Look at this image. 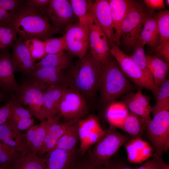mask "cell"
<instances>
[{
	"instance_id": "f6af8a7d",
	"label": "cell",
	"mask_w": 169,
	"mask_h": 169,
	"mask_svg": "<svg viewBox=\"0 0 169 169\" xmlns=\"http://www.w3.org/2000/svg\"><path fill=\"white\" fill-rule=\"evenodd\" d=\"M13 13L0 8V26H10Z\"/></svg>"
},
{
	"instance_id": "7a4b0ae2",
	"label": "cell",
	"mask_w": 169,
	"mask_h": 169,
	"mask_svg": "<svg viewBox=\"0 0 169 169\" xmlns=\"http://www.w3.org/2000/svg\"><path fill=\"white\" fill-rule=\"evenodd\" d=\"M103 66L90 52L81 59H79L74 66L69 68L65 74L68 87L83 95L91 97L100 90Z\"/></svg>"
},
{
	"instance_id": "b9f144b4",
	"label": "cell",
	"mask_w": 169,
	"mask_h": 169,
	"mask_svg": "<svg viewBox=\"0 0 169 169\" xmlns=\"http://www.w3.org/2000/svg\"><path fill=\"white\" fill-rule=\"evenodd\" d=\"M19 102L16 95L12 98L3 106L0 108V125L9 118L13 106Z\"/></svg>"
},
{
	"instance_id": "d4e9b609",
	"label": "cell",
	"mask_w": 169,
	"mask_h": 169,
	"mask_svg": "<svg viewBox=\"0 0 169 169\" xmlns=\"http://www.w3.org/2000/svg\"><path fill=\"white\" fill-rule=\"evenodd\" d=\"M20 154L7 169H46L44 157H38L29 151Z\"/></svg>"
},
{
	"instance_id": "7c38bea8",
	"label": "cell",
	"mask_w": 169,
	"mask_h": 169,
	"mask_svg": "<svg viewBox=\"0 0 169 169\" xmlns=\"http://www.w3.org/2000/svg\"><path fill=\"white\" fill-rule=\"evenodd\" d=\"M16 95L21 104L28 106L33 115L41 122L45 120L43 114L42 90L28 80L19 86Z\"/></svg>"
},
{
	"instance_id": "2e32d148",
	"label": "cell",
	"mask_w": 169,
	"mask_h": 169,
	"mask_svg": "<svg viewBox=\"0 0 169 169\" xmlns=\"http://www.w3.org/2000/svg\"><path fill=\"white\" fill-rule=\"evenodd\" d=\"M20 37L17 38L12 46V54L15 71L23 75L31 76L35 70L36 63L32 58L28 49Z\"/></svg>"
},
{
	"instance_id": "8d00e7d4",
	"label": "cell",
	"mask_w": 169,
	"mask_h": 169,
	"mask_svg": "<svg viewBox=\"0 0 169 169\" xmlns=\"http://www.w3.org/2000/svg\"><path fill=\"white\" fill-rule=\"evenodd\" d=\"M23 43L35 61L42 59L46 55L44 42L41 40L33 39L26 40Z\"/></svg>"
},
{
	"instance_id": "484cf974",
	"label": "cell",
	"mask_w": 169,
	"mask_h": 169,
	"mask_svg": "<svg viewBox=\"0 0 169 169\" xmlns=\"http://www.w3.org/2000/svg\"><path fill=\"white\" fill-rule=\"evenodd\" d=\"M146 58L154 84L158 88L167 80L169 64L155 56L146 55Z\"/></svg>"
},
{
	"instance_id": "4316f807",
	"label": "cell",
	"mask_w": 169,
	"mask_h": 169,
	"mask_svg": "<svg viewBox=\"0 0 169 169\" xmlns=\"http://www.w3.org/2000/svg\"><path fill=\"white\" fill-rule=\"evenodd\" d=\"M69 54L62 51L55 54H47L36 63L35 69L45 67H54L62 70L69 69L72 66Z\"/></svg>"
},
{
	"instance_id": "11a10c76",
	"label": "cell",
	"mask_w": 169,
	"mask_h": 169,
	"mask_svg": "<svg viewBox=\"0 0 169 169\" xmlns=\"http://www.w3.org/2000/svg\"><path fill=\"white\" fill-rule=\"evenodd\" d=\"M166 4L168 6H169V0H166Z\"/></svg>"
},
{
	"instance_id": "ffe728a7",
	"label": "cell",
	"mask_w": 169,
	"mask_h": 169,
	"mask_svg": "<svg viewBox=\"0 0 169 169\" xmlns=\"http://www.w3.org/2000/svg\"><path fill=\"white\" fill-rule=\"evenodd\" d=\"M0 141L15 148L21 153L29 151L25 134L22 133L10 119L0 125Z\"/></svg>"
},
{
	"instance_id": "9a60e30c",
	"label": "cell",
	"mask_w": 169,
	"mask_h": 169,
	"mask_svg": "<svg viewBox=\"0 0 169 169\" xmlns=\"http://www.w3.org/2000/svg\"><path fill=\"white\" fill-rule=\"evenodd\" d=\"M9 47L0 49V88L5 93L17 92L19 87L14 77L15 66Z\"/></svg>"
},
{
	"instance_id": "f1b7e54d",
	"label": "cell",
	"mask_w": 169,
	"mask_h": 169,
	"mask_svg": "<svg viewBox=\"0 0 169 169\" xmlns=\"http://www.w3.org/2000/svg\"><path fill=\"white\" fill-rule=\"evenodd\" d=\"M129 111L123 102H114L107 107L105 117L110 126L121 129Z\"/></svg>"
},
{
	"instance_id": "5b68a950",
	"label": "cell",
	"mask_w": 169,
	"mask_h": 169,
	"mask_svg": "<svg viewBox=\"0 0 169 169\" xmlns=\"http://www.w3.org/2000/svg\"><path fill=\"white\" fill-rule=\"evenodd\" d=\"M169 109L155 115L146 126L145 131L153 149V154L161 156L169 148Z\"/></svg>"
},
{
	"instance_id": "7bdbcfd3",
	"label": "cell",
	"mask_w": 169,
	"mask_h": 169,
	"mask_svg": "<svg viewBox=\"0 0 169 169\" xmlns=\"http://www.w3.org/2000/svg\"><path fill=\"white\" fill-rule=\"evenodd\" d=\"M25 0H0V8L14 13L22 6Z\"/></svg>"
},
{
	"instance_id": "603a6c76",
	"label": "cell",
	"mask_w": 169,
	"mask_h": 169,
	"mask_svg": "<svg viewBox=\"0 0 169 169\" xmlns=\"http://www.w3.org/2000/svg\"><path fill=\"white\" fill-rule=\"evenodd\" d=\"M75 149L66 151L54 149L47 153L45 157L46 169H69L72 164Z\"/></svg>"
},
{
	"instance_id": "8fae6325",
	"label": "cell",
	"mask_w": 169,
	"mask_h": 169,
	"mask_svg": "<svg viewBox=\"0 0 169 169\" xmlns=\"http://www.w3.org/2000/svg\"><path fill=\"white\" fill-rule=\"evenodd\" d=\"M87 22L90 52L104 66L110 54L108 40L105 33L90 15Z\"/></svg>"
},
{
	"instance_id": "ac0fdd59",
	"label": "cell",
	"mask_w": 169,
	"mask_h": 169,
	"mask_svg": "<svg viewBox=\"0 0 169 169\" xmlns=\"http://www.w3.org/2000/svg\"><path fill=\"white\" fill-rule=\"evenodd\" d=\"M68 86L67 83L49 86L43 91V100L44 118H54L59 112V104L63 90Z\"/></svg>"
},
{
	"instance_id": "f35d334b",
	"label": "cell",
	"mask_w": 169,
	"mask_h": 169,
	"mask_svg": "<svg viewBox=\"0 0 169 169\" xmlns=\"http://www.w3.org/2000/svg\"><path fill=\"white\" fill-rule=\"evenodd\" d=\"M43 42L46 54H57L66 50L64 35L59 38H48Z\"/></svg>"
},
{
	"instance_id": "4dcf8cb0",
	"label": "cell",
	"mask_w": 169,
	"mask_h": 169,
	"mask_svg": "<svg viewBox=\"0 0 169 169\" xmlns=\"http://www.w3.org/2000/svg\"><path fill=\"white\" fill-rule=\"evenodd\" d=\"M78 121L68 127L53 149H59L66 151H71L75 149L79 139Z\"/></svg>"
},
{
	"instance_id": "44dd1931",
	"label": "cell",
	"mask_w": 169,
	"mask_h": 169,
	"mask_svg": "<svg viewBox=\"0 0 169 169\" xmlns=\"http://www.w3.org/2000/svg\"><path fill=\"white\" fill-rule=\"evenodd\" d=\"M108 1L115 31V45L118 46L121 37L122 22L135 1L129 0H109Z\"/></svg>"
},
{
	"instance_id": "681fc988",
	"label": "cell",
	"mask_w": 169,
	"mask_h": 169,
	"mask_svg": "<svg viewBox=\"0 0 169 169\" xmlns=\"http://www.w3.org/2000/svg\"><path fill=\"white\" fill-rule=\"evenodd\" d=\"M147 7L152 10L164 9L165 6L163 0H145Z\"/></svg>"
},
{
	"instance_id": "f907efd6",
	"label": "cell",
	"mask_w": 169,
	"mask_h": 169,
	"mask_svg": "<svg viewBox=\"0 0 169 169\" xmlns=\"http://www.w3.org/2000/svg\"><path fill=\"white\" fill-rule=\"evenodd\" d=\"M107 169H135L128 166L125 163L120 161L111 162L107 163Z\"/></svg>"
},
{
	"instance_id": "7dc6e473",
	"label": "cell",
	"mask_w": 169,
	"mask_h": 169,
	"mask_svg": "<svg viewBox=\"0 0 169 169\" xmlns=\"http://www.w3.org/2000/svg\"><path fill=\"white\" fill-rule=\"evenodd\" d=\"M34 123L33 118H24L21 120L15 126L19 131H24L30 128Z\"/></svg>"
},
{
	"instance_id": "6da1fadb",
	"label": "cell",
	"mask_w": 169,
	"mask_h": 169,
	"mask_svg": "<svg viewBox=\"0 0 169 169\" xmlns=\"http://www.w3.org/2000/svg\"><path fill=\"white\" fill-rule=\"evenodd\" d=\"M10 26L24 41L33 39L44 41L60 31L50 23L44 11L35 8L26 0L13 13Z\"/></svg>"
},
{
	"instance_id": "9c48e42d",
	"label": "cell",
	"mask_w": 169,
	"mask_h": 169,
	"mask_svg": "<svg viewBox=\"0 0 169 169\" xmlns=\"http://www.w3.org/2000/svg\"><path fill=\"white\" fill-rule=\"evenodd\" d=\"M60 114L72 120H80L88 113V107L84 96L68 86L63 90L59 106Z\"/></svg>"
},
{
	"instance_id": "30bf717a",
	"label": "cell",
	"mask_w": 169,
	"mask_h": 169,
	"mask_svg": "<svg viewBox=\"0 0 169 169\" xmlns=\"http://www.w3.org/2000/svg\"><path fill=\"white\" fill-rule=\"evenodd\" d=\"M78 124L80 140L79 152L84 154L100 140L105 130L101 127L98 117L93 114L84 119L78 120Z\"/></svg>"
},
{
	"instance_id": "d6a6232c",
	"label": "cell",
	"mask_w": 169,
	"mask_h": 169,
	"mask_svg": "<svg viewBox=\"0 0 169 169\" xmlns=\"http://www.w3.org/2000/svg\"><path fill=\"white\" fill-rule=\"evenodd\" d=\"M144 45V43L140 40L134 46V52L130 56L146 76L154 84L153 77L146 63Z\"/></svg>"
},
{
	"instance_id": "60d3db41",
	"label": "cell",
	"mask_w": 169,
	"mask_h": 169,
	"mask_svg": "<svg viewBox=\"0 0 169 169\" xmlns=\"http://www.w3.org/2000/svg\"><path fill=\"white\" fill-rule=\"evenodd\" d=\"M33 114L29 110L26 109L21 106L19 102L13 107L9 119L16 125L21 119L33 118Z\"/></svg>"
},
{
	"instance_id": "f546056e",
	"label": "cell",
	"mask_w": 169,
	"mask_h": 169,
	"mask_svg": "<svg viewBox=\"0 0 169 169\" xmlns=\"http://www.w3.org/2000/svg\"><path fill=\"white\" fill-rule=\"evenodd\" d=\"M146 128V125L142 119L130 111L120 129L133 138H140L145 132Z\"/></svg>"
},
{
	"instance_id": "9f6ffc18",
	"label": "cell",
	"mask_w": 169,
	"mask_h": 169,
	"mask_svg": "<svg viewBox=\"0 0 169 169\" xmlns=\"http://www.w3.org/2000/svg\"><path fill=\"white\" fill-rule=\"evenodd\" d=\"M0 169H7L4 167L0 166Z\"/></svg>"
},
{
	"instance_id": "5bb4252c",
	"label": "cell",
	"mask_w": 169,
	"mask_h": 169,
	"mask_svg": "<svg viewBox=\"0 0 169 169\" xmlns=\"http://www.w3.org/2000/svg\"><path fill=\"white\" fill-rule=\"evenodd\" d=\"M44 12L57 29H65L72 24L74 14L69 1L50 0Z\"/></svg>"
},
{
	"instance_id": "cb8c5ba5",
	"label": "cell",
	"mask_w": 169,
	"mask_h": 169,
	"mask_svg": "<svg viewBox=\"0 0 169 169\" xmlns=\"http://www.w3.org/2000/svg\"><path fill=\"white\" fill-rule=\"evenodd\" d=\"M78 120H72L69 122L60 124L57 123L52 124L45 138L43 146L38 154V156L42 157L44 154L53 149L68 127Z\"/></svg>"
},
{
	"instance_id": "f5cc1de1",
	"label": "cell",
	"mask_w": 169,
	"mask_h": 169,
	"mask_svg": "<svg viewBox=\"0 0 169 169\" xmlns=\"http://www.w3.org/2000/svg\"><path fill=\"white\" fill-rule=\"evenodd\" d=\"M135 169H158L157 165L152 159H147L144 164Z\"/></svg>"
},
{
	"instance_id": "ee69618b",
	"label": "cell",
	"mask_w": 169,
	"mask_h": 169,
	"mask_svg": "<svg viewBox=\"0 0 169 169\" xmlns=\"http://www.w3.org/2000/svg\"><path fill=\"white\" fill-rule=\"evenodd\" d=\"M157 57L169 64V40L158 44L155 48Z\"/></svg>"
},
{
	"instance_id": "6f0895ef",
	"label": "cell",
	"mask_w": 169,
	"mask_h": 169,
	"mask_svg": "<svg viewBox=\"0 0 169 169\" xmlns=\"http://www.w3.org/2000/svg\"></svg>"
},
{
	"instance_id": "836d02e7",
	"label": "cell",
	"mask_w": 169,
	"mask_h": 169,
	"mask_svg": "<svg viewBox=\"0 0 169 169\" xmlns=\"http://www.w3.org/2000/svg\"><path fill=\"white\" fill-rule=\"evenodd\" d=\"M156 103L152 107L151 113L154 115L160 110L169 109V80H167L159 87L156 97Z\"/></svg>"
},
{
	"instance_id": "74e56055",
	"label": "cell",
	"mask_w": 169,
	"mask_h": 169,
	"mask_svg": "<svg viewBox=\"0 0 169 169\" xmlns=\"http://www.w3.org/2000/svg\"><path fill=\"white\" fill-rule=\"evenodd\" d=\"M18 151L0 141V166L7 168L18 157Z\"/></svg>"
},
{
	"instance_id": "ab89813d",
	"label": "cell",
	"mask_w": 169,
	"mask_h": 169,
	"mask_svg": "<svg viewBox=\"0 0 169 169\" xmlns=\"http://www.w3.org/2000/svg\"><path fill=\"white\" fill-rule=\"evenodd\" d=\"M17 34L16 31L10 26H0V39L2 48L12 46L17 38Z\"/></svg>"
},
{
	"instance_id": "7402d4cb",
	"label": "cell",
	"mask_w": 169,
	"mask_h": 169,
	"mask_svg": "<svg viewBox=\"0 0 169 169\" xmlns=\"http://www.w3.org/2000/svg\"><path fill=\"white\" fill-rule=\"evenodd\" d=\"M124 146L126 149L128 161L130 163H141L151 157L153 153L152 146L139 138H133Z\"/></svg>"
},
{
	"instance_id": "e0dca14e",
	"label": "cell",
	"mask_w": 169,
	"mask_h": 169,
	"mask_svg": "<svg viewBox=\"0 0 169 169\" xmlns=\"http://www.w3.org/2000/svg\"><path fill=\"white\" fill-rule=\"evenodd\" d=\"M29 81L43 91L48 87L66 83L63 71L54 67H45L35 69Z\"/></svg>"
},
{
	"instance_id": "3957f363",
	"label": "cell",
	"mask_w": 169,
	"mask_h": 169,
	"mask_svg": "<svg viewBox=\"0 0 169 169\" xmlns=\"http://www.w3.org/2000/svg\"><path fill=\"white\" fill-rule=\"evenodd\" d=\"M131 85L110 54L103 68L100 90V102L107 107L123 94L129 91Z\"/></svg>"
},
{
	"instance_id": "1f68e13d",
	"label": "cell",
	"mask_w": 169,
	"mask_h": 169,
	"mask_svg": "<svg viewBox=\"0 0 169 169\" xmlns=\"http://www.w3.org/2000/svg\"><path fill=\"white\" fill-rule=\"evenodd\" d=\"M61 115L57 117L42 122L38 125L34 134L29 151L33 154L37 155L42 147L44 141L50 125L57 123Z\"/></svg>"
},
{
	"instance_id": "d590c367",
	"label": "cell",
	"mask_w": 169,
	"mask_h": 169,
	"mask_svg": "<svg viewBox=\"0 0 169 169\" xmlns=\"http://www.w3.org/2000/svg\"><path fill=\"white\" fill-rule=\"evenodd\" d=\"M69 1L73 13L78 17L79 21L86 20L93 1L86 0H70Z\"/></svg>"
},
{
	"instance_id": "db71d44e",
	"label": "cell",
	"mask_w": 169,
	"mask_h": 169,
	"mask_svg": "<svg viewBox=\"0 0 169 169\" xmlns=\"http://www.w3.org/2000/svg\"><path fill=\"white\" fill-rule=\"evenodd\" d=\"M5 97V93L0 90V103L4 100Z\"/></svg>"
},
{
	"instance_id": "816d5d0a",
	"label": "cell",
	"mask_w": 169,
	"mask_h": 169,
	"mask_svg": "<svg viewBox=\"0 0 169 169\" xmlns=\"http://www.w3.org/2000/svg\"><path fill=\"white\" fill-rule=\"evenodd\" d=\"M156 163L158 169H169V165L165 162L161 156L156 155L153 153L151 156Z\"/></svg>"
},
{
	"instance_id": "e575fe53",
	"label": "cell",
	"mask_w": 169,
	"mask_h": 169,
	"mask_svg": "<svg viewBox=\"0 0 169 169\" xmlns=\"http://www.w3.org/2000/svg\"><path fill=\"white\" fill-rule=\"evenodd\" d=\"M156 18L159 33V44L169 40V11H160Z\"/></svg>"
},
{
	"instance_id": "277c9868",
	"label": "cell",
	"mask_w": 169,
	"mask_h": 169,
	"mask_svg": "<svg viewBox=\"0 0 169 169\" xmlns=\"http://www.w3.org/2000/svg\"><path fill=\"white\" fill-rule=\"evenodd\" d=\"M115 128L110 126L105 130L104 135L90 152L91 160L100 165L107 163L121 146L133 139L129 135L120 133Z\"/></svg>"
},
{
	"instance_id": "4fadbf2b",
	"label": "cell",
	"mask_w": 169,
	"mask_h": 169,
	"mask_svg": "<svg viewBox=\"0 0 169 169\" xmlns=\"http://www.w3.org/2000/svg\"><path fill=\"white\" fill-rule=\"evenodd\" d=\"M89 14L106 35L110 48L113 44H115V32L108 0H96L93 2Z\"/></svg>"
},
{
	"instance_id": "52a82bcc",
	"label": "cell",
	"mask_w": 169,
	"mask_h": 169,
	"mask_svg": "<svg viewBox=\"0 0 169 169\" xmlns=\"http://www.w3.org/2000/svg\"><path fill=\"white\" fill-rule=\"evenodd\" d=\"M147 15L141 6L135 3L125 17L121 27V37L125 45L134 47L140 40L144 22Z\"/></svg>"
},
{
	"instance_id": "d6986e66",
	"label": "cell",
	"mask_w": 169,
	"mask_h": 169,
	"mask_svg": "<svg viewBox=\"0 0 169 169\" xmlns=\"http://www.w3.org/2000/svg\"><path fill=\"white\" fill-rule=\"evenodd\" d=\"M122 102L130 111L141 117L146 126L151 120L150 114L152 107L150 99L144 95L140 89L136 93H129Z\"/></svg>"
},
{
	"instance_id": "bcb514c9",
	"label": "cell",
	"mask_w": 169,
	"mask_h": 169,
	"mask_svg": "<svg viewBox=\"0 0 169 169\" xmlns=\"http://www.w3.org/2000/svg\"><path fill=\"white\" fill-rule=\"evenodd\" d=\"M50 0H28L26 2L35 8L44 11L49 4Z\"/></svg>"
},
{
	"instance_id": "ba28073f",
	"label": "cell",
	"mask_w": 169,
	"mask_h": 169,
	"mask_svg": "<svg viewBox=\"0 0 169 169\" xmlns=\"http://www.w3.org/2000/svg\"><path fill=\"white\" fill-rule=\"evenodd\" d=\"M64 37L66 50L81 59L87 54L89 46L87 19L71 24L65 28Z\"/></svg>"
},
{
	"instance_id": "8992f818",
	"label": "cell",
	"mask_w": 169,
	"mask_h": 169,
	"mask_svg": "<svg viewBox=\"0 0 169 169\" xmlns=\"http://www.w3.org/2000/svg\"><path fill=\"white\" fill-rule=\"evenodd\" d=\"M109 53L115 59L128 79L140 88L151 90L156 97L159 88L146 76L130 56L124 53L115 44L111 46Z\"/></svg>"
},
{
	"instance_id": "c3c4849f",
	"label": "cell",
	"mask_w": 169,
	"mask_h": 169,
	"mask_svg": "<svg viewBox=\"0 0 169 169\" xmlns=\"http://www.w3.org/2000/svg\"><path fill=\"white\" fill-rule=\"evenodd\" d=\"M107 163L104 165L99 164L90 160V161L80 165L77 169H107Z\"/></svg>"
},
{
	"instance_id": "83f0119b",
	"label": "cell",
	"mask_w": 169,
	"mask_h": 169,
	"mask_svg": "<svg viewBox=\"0 0 169 169\" xmlns=\"http://www.w3.org/2000/svg\"><path fill=\"white\" fill-rule=\"evenodd\" d=\"M140 39L145 44H148L154 49L158 44L159 33L156 17L147 16L146 17Z\"/></svg>"
}]
</instances>
